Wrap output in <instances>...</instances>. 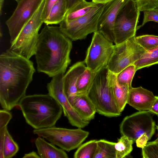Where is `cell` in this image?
Instances as JSON below:
<instances>
[{"label": "cell", "mask_w": 158, "mask_h": 158, "mask_svg": "<svg viewBox=\"0 0 158 158\" xmlns=\"http://www.w3.org/2000/svg\"><path fill=\"white\" fill-rule=\"evenodd\" d=\"M35 71L33 62L10 50L0 55V104L10 111L26 95Z\"/></svg>", "instance_id": "cell-1"}, {"label": "cell", "mask_w": 158, "mask_h": 158, "mask_svg": "<svg viewBox=\"0 0 158 158\" xmlns=\"http://www.w3.org/2000/svg\"><path fill=\"white\" fill-rule=\"evenodd\" d=\"M72 40L59 27L46 24L39 34L35 54L37 70L50 77L65 73L71 61Z\"/></svg>", "instance_id": "cell-2"}, {"label": "cell", "mask_w": 158, "mask_h": 158, "mask_svg": "<svg viewBox=\"0 0 158 158\" xmlns=\"http://www.w3.org/2000/svg\"><path fill=\"white\" fill-rule=\"evenodd\" d=\"M19 106L26 123L35 129L55 126L63 112L61 106L48 94L25 95Z\"/></svg>", "instance_id": "cell-3"}, {"label": "cell", "mask_w": 158, "mask_h": 158, "mask_svg": "<svg viewBox=\"0 0 158 158\" xmlns=\"http://www.w3.org/2000/svg\"><path fill=\"white\" fill-rule=\"evenodd\" d=\"M46 0H43L35 13L23 27L10 49L28 59L35 55L39 31L44 23Z\"/></svg>", "instance_id": "cell-4"}, {"label": "cell", "mask_w": 158, "mask_h": 158, "mask_svg": "<svg viewBox=\"0 0 158 158\" xmlns=\"http://www.w3.org/2000/svg\"><path fill=\"white\" fill-rule=\"evenodd\" d=\"M108 69L105 67L98 72L87 95L96 112L108 117H117L121 114L115 103L108 78Z\"/></svg>", "instance_id": "cell-5"}, {"label": "cell", "mask_w": 158, "mask_h": 158, "mask_svg": "<svg viewBox=\"0 0 158 158\" xmlns=\"http://www.w3.org/2000/svg\"><path fill=\"white\" fill-rule=\"evenodd\" d=\"M33 133L68 152L78 148L89 135L82 128L69 129L55 126L34 129Z\"/></svg>", "instance_id": "cell-6"}, {"label": "cell", "mask_w": 158, "mask_h": 158, "mask_svg": "<svg viewBox=\"0 0 158 158\" xmlns=\"http://www.w3.org/2000/svg\"><path fill=\"white\" fill-rule=\"evenodd\" d=\"M104 4H98L87 14L75 20L62 21L59 24L61 31L72 40H81L98 31L99 19Z\"/></svg>", "instance_id": "cell-7"}, {"label": "cell", "mask_w": 158, "mask_h": 158, "mask_svg": "<svg viewBox=\"0 0 158 158\" xmlns=\"http://www.w3.org/2000/svg\"><path fill=\"white\" fill-rule=\"evenodd\" d=\"M140 11L135 0H130L120 10L115 19L114 27L115 45H119L135 36Z\"/></svg>", "instance_id": "cell-8"}, {"label": "cell", "mask_w": 158, "mask_h": 158, "mask_svg": "<svg viewBox=\"0 0 158 158\" xmlns=\"http://www.w3.org/2000/svg\"><path fill=\"white\" fill-rule=\"evenodd\" d=\"M114 48L113 42L101 33L98 31L94 32L84 61L86 67L92 71L97 73L107 66Z\"/></svg>", "instance_id": "cell-9"}, {"label": "cell", "mask_w": 158, "mask_h": 158, "mask_svg": "<svg viewBox=\"0 0 158 158\" xmlns=\"http://www.w3.org/2000/svg\"><path fill=\"white\" fill-rule=\"evenodd\" d=\"M152 113L148 110L139 111L125 117L119 125L122 135H125L135 142L143 134L150 140L156 129L155 121Z\"/></svg>", "instance_id": "cell-10"}, {"label": "cell", "mask_w": 158, "mask_h": 158, "mask_svg": "<svg viewBox=\"0 0 158 158\" xmlns=\"http://www.w3.org/2000/svg\"><path fill=\"white\" fill-rule=\"evenodd\" d=\"M135 36L119 45H114L113 53L107 66L109 71L116 74L134 64L145 53L146 50L138 44Z\"/></svg>", "instance_id": "cell-11"}, {"label": "cell", "mask_w": 158, "mask_h": 158, "mask_svg": "<svg viewBox=\"0 0 158 158\" xmlns=\"http://www.w3.org/2000/svg\"><path fill=\"white\" fill-rule=\"evenodd\" d=\"M64 73H61L52 78L47 85L48 94L54 98L62 106L64 115L73 126L83 128L89 122L83 120L77 114L69 102L65 92L63 77Z\"/></svg>", "instance_id": "cell-12"}, {"label": "cell", "mask_w": 158, "mask_h": 158, "mask_svg": "<svg viewBox=\"0 0 158 158\" xmlns=\"http://www.w3.org/2000/svg\"><path fill=\"white\" fill-rule=\"evenodd\" d=\"M43 0H19L10 17L6 21L11 44L38 9Z\"/></svg>", "instance_id": "cell-13"}, {"label": "cell", "mask_w": 158, "mask_h": 158, "mask_svg": "<svg viewBox=\"0 0 158 158\" xmlns=\"http://www.w3.org/2000/svg\"><path fill=\"white\" fill-rule=\"evenodd\" d=\"M130 0H111L104 4L99 17L98 31L109 41L114 42V24L116 17L121 9Z\"/></svg>", "instance_id": "cell-14"}, {"label": "cell", "mask_w": 158, "mask_h": 158, "mask_svg": "<svg viewBox=\"0 0 158 158\" xmlns=\"http://www.w3.org/2000/svg\"><path fill=\"white\" fill-rule=\"evenodd\" d=\"M156 99L151 91L140 86L129 90L127 104L139 111H150Z\"/></svg>", "instance_id": "cell-15"}, {"label": "cell", "mask_w": 158, "mask_h": 158, "mask_svg": "<svg viewBox=\"0 0 158 158\" xmlns=\"http://www.w3.org/2000/svg\"><path fill=\"white\" fill-rule=\"evenodd\" d=\"M86 68L84 61L77 62L70 67L64 75V90L70 102L77 94L76 86L78 79Z\"/></svg>", "instance_id": "cell-16"}, {"label": "cell", "mask_w": 158, "mask_h": 158, "mask_svg": "<svg viewBox=\"0 0 158 158\" xmlns=\"http://www.w3.org/2000/svg\"><path fill=\"white\" fill-rule=\"evenodd\" d=\"M70 102L83 120L90 122L94 118L96 110L87 94H77Z\"/></svg>", "instance_id": "cell-17"}, {"label": "cell", "mask_w": 158, "mask_h": 158, "mask_svg": "<svg viewBox=\"0 0 158 158\" xmlns=\"http://www.w3.org/2000/svg\"><path fill=\"white\" fill-rule=\"evenodd\" d=\"M108 78L115 103L119 111L122 113L127 104L129 87L119 85L116 74L108 70Z\"/></svg>", "instance_id": "cell-18"}, {"label": "cell", "mask_w": 158, "mask_h": 158, "mask_svg": "<svg viewBox=\"0 0 158 158\" xmlns=\"http://www.w3.org/2000/svg\"><path fill=\"white\" fill-rule=\"evenodd\" d=\"M35 143L40 158H68V155L64 150L56 148L54 145L46 141L44 138L38 136Z\"/></svg>", "instance_id": "cell-19"}, {"label": "cell", "mask_w": 158, "mask_h": 158, "mask_svg": "<svg viewBox=\"0 0 158 158\" xmlns=\"http://www.w3.org/2000/svg\"><path fill=\"white\" fill-rule=\"evenodd\" d=\"M17 143L9 133L7 127L0 129V158H10L19 150Z\"/></svg>", "instance_id": "cell-20"}, {"label": "cell", "mask_w": 158, "mask_h": 158, "mask_svg": "<svg viewBox=\"0 0 158 158\" xmlns=\"http://www.w3.org/2000/svg\"><path fill=\"white\" fill-rule=\"evenodd\" d=\"M68 10L66 0H58L53 6L44 23L47 25L59 24Z\"/></svg>", "instance_id": "cell-21"}, {"label": "cell", "mask_w": 158, "mask_h": 158, "mask_svg": "<svg viewBox=\"0 0 158 158\" xmlns=\"http://www.w3.org/2000/svg\"><path fill=\"white\" fill-rule=\"evenodd\" d=\"M97 4L92 2L86 1L81 2L68 10L63 21L73 20L87 14Z\"/></svg>", "instance_id": "cell-22"}, {"label": "cell", "mask_w": 158, "mask_h": 158, "mask_svg": "<svg viewBox=\"0 0 158 158\" xmlns=\"http://www.w3.org/2000/svg\"><path fill=\"white\" fill-rule=\"evenodd\" d=\"M96 73L86 68L78 79L76 86L77 94H87Z\"/></svg>", "instance_id": "cell-23"}, {"label": "cell", "mask_w": 158, "mask_h": 158, "mask_svg": "<svg viewBox=\"0 0 158 158\" xmlns=\"http://www.w3.org/2000/svg\"><path fill=\"white\" fill-rule=\"evenodd\" d=\"M96 151L94 158H116L115 143L104 139L97 140Z\"/></svg>", "instance_id": "cell-24"}, {"label": "cell", "mask_w": 158, "mask_h": 158, "mask_svg": "<svg viewBox=\"0 0 158 158\" xmlns=\"http://www.w3.org/2000/svg\"><path fill=\"white\" fill-rule=\"evenodd\" d=\"M156 64H158V46L146 50L140 58L134 63L136 71Z\"/></svg>", "instance_id": "cell-25"}, {"label": "cell", "mask_w": 158, "mask_h": 158, "mask_svg": "<svg viewBox=\"0 0 158 158\" xmlns=\"http://www.w3.org/2000/svg\"><path fill=\"white\" fill-rule=\"evenodd\" d=\"M134 141L125 135H122L115 143L116 158H123L129 155L133 150Z\"/></svg>", "instance_id": "cell-26"}, {"label": "cell", "mask_w": 158, "mask_h": 158, "mask_svg": "<svg viewBox=\"0 0 158 158\" xmlns=\"http://www.w3.org/2000/svg\"><path fill=\"white\" fill-rule=\"evenodd\" d=\"M97 141L91 140L81 144L74 153L73 157L94 158L97 148Z\"/></svg>", "instance_id": "cell-27"}, {"label": "cell", "mask_w": 158, "mask_h": 158, "mask_svg": "<svg viewBox=\"0 0 158 158\" xmlns=\"http://www.w3.org/2000/svg\"><path fill=\"white\" fill-rule=\"evenodd\" d=\"M136 71L134 64L126 67L116 74L118 82L120 85H128L131 88L132 80Z\"/></svg>", "instance_id": "cell-28"}, {"label": "cell", "mask_w": 158, "mask_h": 158, "mask_svg": "<svg viewBox=\"0 0 158 158\" xmlns=\"http://www.w3.org/2000/svg\"><path fill=\"white\" fill-rule=\"evenodd\" d=\"M138 44L145 50H148L158 46V36L145 35L135 36Z\"/></svg>", "instance_id": "cell-29"}, {"label": "cell", "mask_w": 158, "mask_h": 158, "mask_svg": "<svg viewBox=\"0 0 158 158\" xmlns=\"http://www.w3.org/2000/svg\"><path fill=\"white\" fill-rule=\"evenodd\" d=\"M143 158H158V138L155 140L147 142L142 148Z\"/></svg>", "instance_id": "cell-30"}, {"label": "cell", "mask_w": 158, "mask_h": 158, "mask_svg": "<svg viewBox=\"0 0 158 158\" xmlns=\"http://www.w3.org/2000/svg\"><path fill=\"white\" fill-rule=\"evenodd\" d=\"M140 11L152 10L158 8V0H135Z\"/></svg>", "instance_id": "cell-31"}, {"label": "cell", "mask_w": 158, "mask_h": 158, "mask_svg": "<svg viewBox=\"0 0 158 158\" xmlns=\"http://www.w3.org/2000/svg\"><path fill=\"white\" fill-rule=\"evenodd\" d=\"M143 18L140 27L143 26L150 21H154L158 23V10L157 8L145 10L143 11Z\"/></svg>", "instance_id": "cell-32"}, {"label": "cell", "mask_w": 158, "mask_h": 158, "mask_svg": "<svg viewBox=\"0 0 158 158\" xmlns=\"http://www.w3.org/2000/svg\"><path fill=\"white\" fill-rule=\"evenodd\" d=\"M12 117L11 113L5 109L0 110V129L7 127V125Z\"/></svg>", "instance_id": "cell-33"}, {"label": "cell", "mask_w": 158, "mask_h": 158, "mask_svg": "<svg viewBox=\"0 0 158 158\" xmlns=\"http://www.w3.org/2000/svg\"><path fill=\"white\" fill-rule=\"evenodd\" d=\"M148 140V137L146 134L144 133L136 140V146L138 147L142 148L146 145Z\"/></svg>", "instance_id": "cell-34"}, {"label": "cell", "mask_w": 158, "mask_h": 158, "mask_svg": "<svg viewBox=\"0 0 158 158\" xmlns=\"http://www.w3.org/2000/svg\"><path fill=\"white\" fill-rule=\"evenodd\" d=\"M58 0H46L44 11L45 20L48 16L53 6Z\"/></svg>", "instance_id": "cell-35"}, {"label": "cell", "mask_w": 158, "mask_h": 158, "mask_svg": "<svg viewBox=\"0 0 158 158\" xmlns=\"http://www.w3.org/2000/svg\"><path fill=\"white\" fill-rule=\"evenodd\" d=\"M85 1V0H66L68 10L78 3Z\"/></svg>", "instance_id": "cell-36"}, {"label": "cell", "mask_w": 158, "mask_h": 158, "mask_svg": "<svg viewBox=\"0 0 158 158\" xmlns=\"http://www.w3.org/2000/svg\"><path fill=\"white\" fill-rule=\"evenodd\" d=\"M149 111L152 114L158 115V96H156V99Z\"/></svg>", "instance_id": "cell-37"}, {"label": "cell", "mask_w": 158, "mask_h": 158, "mask_svg": "<svg viewBox=\"0 0 158 158\" xmlns=\"http://www.w3.org/2000/svg\"><path fill=\"white\" fill-rule=\"evenodd\" d=\"M23 158H40V156L36 152L32 151L24 154Z\"/></svg>", "instance_id": "cell-38"}, {"label": "cell", "mask_w": 158, "mask_h": 158, "mask_svg": "<svg viewBox=\"0 0 158 158\" xmlns=\"http://www.w3.org/2000/svg\"><path fill=\"white\" fill-rule=\"evenodd\" d=\"M111 0H92V1L97 4H105Z\"/></svg>", "instance_id": "cell-39"}, {"label": "cell", "mask_w": 158, "mask_h": 158, "mask_svg": "<svg viewBox=\"0 0 158 158\" xmlns=\"http://www.w3.org/2000/svg\"><path fill=\"white\" fill-rule=\"evenodd\" d=\"M3 2L4 0H0V11L1 15L2 9Z\"/></svg>", "instance_id": "cell-40"}, {"label": "cell", "mask_w": 158, "mask_h": 158, "mask_svg": "<svg viewBox=\"0 0 158 158\" xmlns=\"http://www.w3.org/2000/svg\"><path fill=\"white\" fill-rule=\"evenodd\" d=\"M156 127H157V130H158V125H157L156 126Z\"/></svg>", "instance_id": "cell-41"}, {"label": "cell", "mask_w": 158, "mask_h": 158, "mask_svg": "<svg viewBox=\"0 0 158 158\" xmlns=\"http://www.w3.org/2000/svg\"><path fill=\"white\" fill-rule=\"evenodd\" d=\"M15 0L17 2L19 0Z\"/></svg>", "instance_id": "cell-42"}, {"label": "cell", "mask_w": 158, "mask_h": 158, "mask_svg": "<svg viewBox=\"0 0 158 158\" xmlns=\"http://www.w3.org/2000/svg\"><path fill=\"white\" fill-rule=\"evenodd\" d=\"M157 8V10H158V8Z\"/></svg>", "instance_id": "cell-43"}]
</instances>
